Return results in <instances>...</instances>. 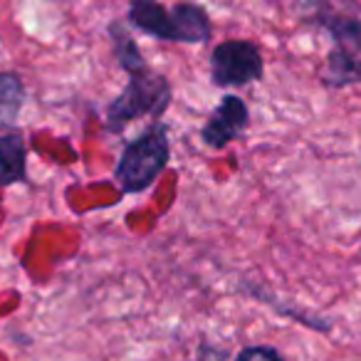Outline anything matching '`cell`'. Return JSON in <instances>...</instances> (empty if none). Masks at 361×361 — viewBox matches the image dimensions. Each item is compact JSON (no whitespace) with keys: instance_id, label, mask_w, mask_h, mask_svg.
I'll use <instances>...</instances> for the list:
<instances>
[{"instance_id":"8992f818","label":"cell","mask_w":361,"mask_h":361,"mask_svg":"<svg viewBox=\"0 0 361 361\" xmlns=\"http://www.w3.org/2000/svg\"><path fill=\"white\" fill-rule=\"evenodd\" d=\"M305 20L329 32L336 45H344L361 55V18L334 11L326 6V0H312V13H307Z\"/></svg>"},{"instance_id":"5b68a950","label":"cell","mask_w":361,"mask_h":361,"mask_svg":"<svg viewBox=\"0 0 361 361\" xmlns=\"http://www.w3.org/2000/svg\"><path fill=\"white\" fill-rule=\"evenodd\" d=\"M250 124V109L238 94H223L201 129V141L208 149H226Z\"/></svg>"},{"instance_id":"ba28073f","label":"cell","mask_w":361,"mask_h":361,"mask_svg":"<svg viewBox=\"0 0 361 361\" xmlns=\"http://www.w3.org/2000/svg\"><path fill=\"white\" fill-rule=\"evenodd\" d=\"M324 87L339 90V87L361 85V55L344 45H334L326 52L324 67L319 72Z\"/></svg>"},{"instance_id":"6da1fadb","label":"cell","mask_w":361,"mask_h":361,"mask_svg":"<svg viewBox=\"0 0 361 361\" xmlns=\"http://www.w3.org/2000/svg\"><path fill=\"white\" fill-rule=\"evenodd\" d=\"M106 35H109L116 65L129 77V82L106 106L104 129L109 134H116V131L126 129L131 121L146 119V116L159 121L173 99V87H171L169 77L161 75L146 62L144 52L139 50L126 23L111 20Z\"/></svg>"},{"instance_id":"7a4b0ae2","label":"cell","mask_w":361,"mask_h":361,"mask_svg":"<svg viewBox=\"0 0 361 361\" xmlns=\"http://www.w3.org/2000/svg\"><path fill=\"white\" fill-rule=\"evenodd\" d=\"M126 25L164 42L203 45L213 37L208 11L191 0H180L173 8H166L161 0H129Z\"/></svg>"},{"instance_id":"52a82bcc","label":"cell","mask_w":361,"mask_h":361,"mask_svg":"<svg viewBox=\"0 0 361 361\" xmlns=\"http://www.w3.org/2000/svg\"><path fill=\"white\" fill-rule=\"evenodd\" d=\"M27 180V146L20 129L0 134V186H16Z\"/></svg>"},{"instance_id":"3957f363","label":"cell","mask_w":361,"mask_h":361,"mask_svg":"<svg viewBox=\"0 0 361 361\" xmlns=\"http://www.w3.org/2000/svg\"><path fill=\"white\" fill-rule=\"evenodd\" d=\"M171 161L169 126L164 121H151L139 136L121 149L114 166V180L124 196L144 193L154 186V180L166 171Z\"/></svg>"},{"instance_id":"8fae6325","label":"cell","mask_w":361,"mask_h":361,"mask_svg":"<svg viewBox=\"0 0 361 361\" xmlns=\"http://www.w3.org/2000/svg\"><path fill=\"white\" fill-rule=\"evenodd\" d=\"M228 351L223 346H216L211 341H201L198 344V351H196V359L191 361H228Z\"/></svg>"},{"instance_id":"277c9868","label":"cell","mask_w":361,"mask_h":361,"mask_svg":"<svg viewBox=\"0 0 361 361\" xmlns=\"http://www.w3.org/2000/svg\"><path fill=\"white\" fill-rule=\"evenodd\" d=\"M265 60L257 42L223 40L211 50V82L221 90H238L262 80Z\"/></svg>"},{"instance_id":"9c48e42d","label":"cell","mask_w":361,"mask_h":361,"mask_svg":"<svg viewBox=\"0 0 361 361\" xmlns=\"http://www.w3.org/2000/svg\"><path fill=\"white\" fill-rule=\"evenodd\" d=\"M27 90L18 72H0V129H16Z\"/></svg>"},{"instance_id":"30bf717a","label":"cell","mask_w":361,"mask_h":361,"mask_svg":"<svg viewBox=\"0 0 361 361\" xmlns=\"http://www.w3.org/2000/svg\"><path fill=\"white\" fill-rule=\"evenodd\" d=\"M235 361H285V359H282V354L275 346L255 344V346H245L243 351H238Z\"/></svg>"}]
</instances>
